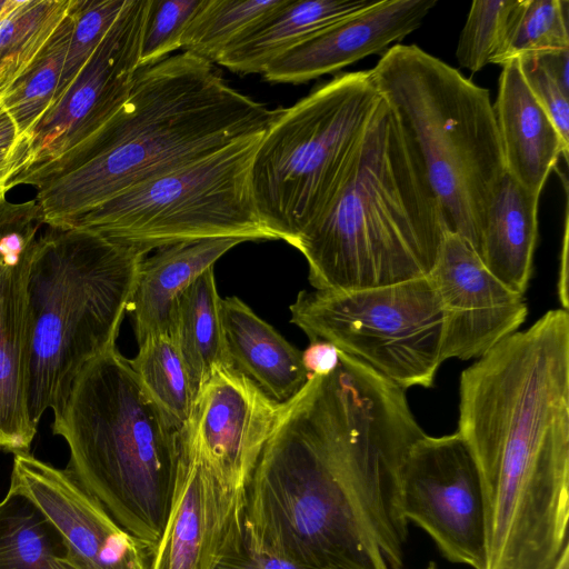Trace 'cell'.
I'll return each mask as SVG.
<instances>
[{
    "label": "cell",
    "instance_id": "cell-1",
    "mask_svg": "<svg viewBox=\"0 0 569 569\" xmlns=\"http://www.w3.org/2000/svg\"><path fill=\"white\" fill-rule=\"evenodd\" d=\"M423 435L400 389L341 353L282 402L244 488L246 528L316 569H402L401 469Z\"/></svg>",
    "mask_w": 569,
    "mask_h": 569
},
{
    "label": "cell",
    "instance_id": "cell-2",
    "mask_svg": "<svg viewBox=\"0 0 569 569\" xmlns=\"http://www.w3.org/2000/svg\"><path fill=\"white\" fill-rule=\"evenodd\" d=\"M477 359L460 376L457 433L481 481L485 569H552L568 545V310Z\"/></svg>",
    "mask_w": 569,
    "mask_h": 569
},
{
    "label": "cell",
    "instance_id": "cell-3",
    "mask_svg": "<svg viewBox=\"0 0 569 569\" xmlns=\"http://www.w3.org/2000/svg\"><path fill=\"white\" fill-rule=\"evenodd\" d=\"M274 113L232 88L214 63L183 51L140 69L93 137L12 188L37 187L43 223L67 228L138 184L263 131Z\"/></svg>",
    "mask_w": 569,
    "mask_h": 569
},
{
    "label": "cell",
    "instance_id": "cell-4",
    "mask_svg": "<svg viewBox=\"0 0 569 569\" xmlns=\"http://www.w3.org/2000/svg\"><path fill=\"white\" fill-rule=\"evenodd\" d=\"M447 230L421 157L381 98L332 198L291 246L315 290L351 291L427 277Z\"/></svg>",
    "mask_w": 569,
    "mask_h": 569
},
{
    "label": "cell",
    "instance_id": "cell-5",
    "mask_svg": "<svg viewBox=\"0 0 569 569\" xmlns=\"http://www.w3.org/2000/svg\"><path fill=\"white\" fill-rule=\"evenodd\" d=\"M69 448L67 470L124 530L158 545L182 459V430L113 347L74 377L53 408Z\"/></svg>",
    "mask_w": 569,
    "mask_h": 569
},
{
    "label": "cell",
    "instance_id": "cell-6",
    "mask_svg": "<svg viewBox=\"0 0 569 569\" xmlns=\"http://www.w3.org/2000/svg\"><path fill=\"white\" fill-rule=\"evenodd\" d=\"M146 256L88 229L48 227L38 236L27 283L33 425L64 398L84 365L116 347Z\"/></svg>",
    "mask_w": 569,
    "mask_h": 569
},
{
    "label": "cell",
    "instance_id": "cell-7",
    "mask_svg": "<svg viewBox=\"0 0 569 569\" xmlns=\"http://www.w3.org/2000/svg\"><path fill=\"white\" fill-rule=\"evenodd\" d=\"M369 71L415 143L450 230L478 253L506 173L489 91L416 44L390 47Z\"/></svg>",
    "mask_w": 569,
    "mask_h": 569
},
{
    "label": "cell",
    "instance_id": "cell-8",
    "mask_svg": "<svg viewBox=\"0 0 569 569\" xmlns=\"http://www.w3.org/2000/svg\"><path fill=\"white\" fill-rule=\"evenodd\" d=\"M380 101L370 71L361 70L276 109L249 173L256 209L274 239L292 244L321 213Z\"/></svg>",
    "mask_w": 569,
    "mask_h": 569
},
{
    "label": "cell",
    "instance_id": "cell-9",
    "mask_svg": "<svg viewBox=\"0 0 569 569\" xmlns=\"http://www.w3.org/2000/svg\"><path fill=\"white\" fill-rule=\"evenodd\" d=\"M264 130L138 184L67 228L94 231L146 254L207 238L274 240L259 217L249 183Z\"/></svg>",
    "mask_w": 569,
    "mask_h": 569
},
{
    "label": "cell",
    "instance_id": "cell-10",
    "mask_svg": "<svg viewBox=\"0 0 569 569\" xmlns=\"http://www.w3.org/2000/svg\"><path fill=\"white\" fill-rule=\"evenodd\" d=\"M291 322L398 385L429 388L443 362V315L430 278L351 291H307Z\"/></svg>",
    "mask_w": 569,
    "mask_h": 569
},
{
    "label": "cell",
    "instance_id": "cell-11",
    "mask_svg": "<svg viewBox=\"0 0 569 569\" xmlns=\"http://www.w3.org/2000/svg\"><path fill=\"white\" fill-rule=\"evenodd\" d=\"M149 0L127 3L62 97L28 136L22 169L9 184L69 154L93 137L128 99L140 70Z\"/></svg>",
    "mask_w": 569,
    "mask_h": 569
},
{
    "label": "cell",
    "instance_id": "cell-12",
    "mask_svg": "<svg viewBox=\"0 0 569 569\" xmlns=\"http://www.w3.org/2000/svg\"><path fill=\"white\" fill-rule=\"evenodd\" d=\"M401 508L451 562L486 567V520L475 460L456 432L425 435L410 448L401 469Z\"/></svg>",
    "mask_w": 569,
    "mask_h": 569
},
{
    "label": "cell",
    "instance_id": "cell-13",
    "mask_svg": "<svg viewBox=\"0 0 569 569\" xmlns=\"http://www.w3.org/2000/svg\"><path fill=\"white\" fill-rule=\"evenodd\" d=\"M36 200L0 204V451L29 452L37 433L28 410L32 325L28 271L40 226Z\"/></svg>",
    "mask_w": 569,
    "mask_h": 569
},
{
    "label": "cell",
    "instance_id": "cell-14",
    "mask_svg": "<svg viewBox=\"0 0 569 569\" xmlns=\"http://www.w3.org/2000/svg\"><path fill=\"white\" fill-rule=\"evenodd\" d=\"M442 307V358H479L518 331L528 315L525 296L483 264L472 246L447 230L428 274Z\"/></svg>",
    "mask_w": 569,
    "mask_h": 569
},
{
    "label": "cell",
    "instance_id": "cell-15",
    "mask_svg": "<svg viewBox=\"0 0 569 569\" xmlns=\"http://www.w3.org/2000/svg\"><path fill=\"white\" fill-rule=\"evenodd\" d=\"M281 406L232 366L220 367L199 388L182 433L223 487L244 491Z\"/></svg>",
    "mask_w": 569,
    "mask_h": 569
},
{
    "label": "cell",
    "instance_id": "cell-16",
    "mask_svg": "<svg viewBox=\"0 0 569 569\" xmlns=\"http://www.w3.org/2000/svg\"><path fill=\"white\" fill-rule=\"evenodd\" d=\"M28 496L63 536L80 569H150L154 549L124 530L67 469L13 456L10 487Z\"/></svg>",
    "mask_w": 569,
    "mask_h": 569
},
{
    "label": "cell",
    "instance_id": "cell-17",
    "mask_svg": "<svg viewBox=\"0 0 569 569\" xmlns=\"http://www.w3.org/2000/svg\"><path fill=\"white\" fill-rule=\"evenodd\" d=\"M244 491L221 485L182 433V459L150 569H214L240 527Z\"/></svg>",
    "mask_w": 569,
    "mask_h": 569
},
{
    "label": "cell",
    "instance_id": "cell-18",
    "mask_svg": "<svg viewBox=\"0 0 569 569\" xmlns=\"http://www.w3.org/2000/svg\"><path fill=\"white\" fill-rule=\"evenodd\" d=\"M436 0H380L302 40L263 70L274 83H303L382 52L419 28Z\"/></svg>",
    "mask_w": 569,
    "mask_h": 569
},
{
    "label": "cell",
    "instance_id": "cell-19",
    "mask_svg": "<svg viewBox=\"0 0 569 569\" xmlns=\"http://www.w3.org/2000/svg\"><path fill=\"white\" fill-rule=\"evenodd\" d=\"M493 104L506 173L533 194L541 196L545 183L566 146L549 116L529 90L518 58L501 66Z\"/></svg>",
    "mask_w": 569,
    "mask_h": 569
},
{
    "label": "cell",
    "instance_id": "cell-20",
    "mask_svg": "<svg viewBox=\"0 0 569 569\" xmlns=\"http://www.w3.org/2000/svg\"><path fill=\"white\" fill-rule=\"evenodd\" d=\"M238 238H207L156 250L140 263L128 306L138 343L151 335L169 333L176 303L186 288L230 249Z\"/></svg>",
    "mask_w": 569,
    "mask_h": 569
},
{
    "label": "cell",
    "instance_id": "cell-21",
    "mask_svg": "<svg viewBox=\"0 0 569 569\" xmlns=\"http://www.w3.org/2000/svg\"><path fill=\"white\" fill-rule=\"evenodd\" d=\"M226 350L232 367L278 402L295 397L309 373L301 351L238 297L221 299Z\"/></svg>",
    "mask_w": 569,
    "mask_h": 569
},
{
    "label": "cell",
    "instance_id": "cell-22",
    "mask_svg": "<svg viewBox=\"0 0 569 569\" xmlns=\"http://www.w3.org/2000/svg\"><path fill=\"white\" fill-rule=\"evenodd\" d=\"M539 196L505 173L487 212L478 254L511 290L525 295L538 238Z\"/></svg>",
    "mask_w": 569,
    "mask_h": 569
},
{
    "label": "cell",
    "instance_id": "cell-23",
    "mask_svg": "<svg viewBox=\"0 0 569 569\" xmlns=\"http://www.w3.org/2000/svg\"><path fill=\"white\" fill-rule=\"evenodd\" d=\"M373 1L283 0L216 62L239 74L262 73L276 58Z\"/></svg>",
    "mask_w": 569,
    "mask_h": 569
},
{
    "label": "cell",
    "instance_id": "cell-24",
    "mask_svg": "<svg viewBox=\"0 0 569 569\" xmlns=\"http://www.w3.org/2000/svg\"><path fill=\"white\" fill-rule=\"evenodd\" d=\"M169 335L186 363L196 395L214 370L232 366L224 345L221 298L213 268L201 273L181 293Z\"/></svg>",
    "mask_w": 569,
    "mask_h": 569
},
{
    "label": "cell",
    "instance_id": "cell-25",
    "mask_svg": "<svg viewBox=\"0 0 569 569\" xmlns=\"http://www.w3.org/2000/svg\"><path fill=\"white\" fill-rule=\"evenodd\" d=\"M63 536L24 493L9 488L0 500V569H80Z\"/></svg>",
    "mask_w": 569,
    "mask_h": 569
},
{
    "label": "cell",
    "instance_id": "cell-26",
    "mask_svg": "<svg viewBox=\"0 0 569 569\" xmlns=\"http://www.w3.org/2000/svg\"><path fill=\"white\" fill-rule=\"evenodd\" d=\"M76 14L73 0L68 14L58 26L27 70L0 97L20 136L28 134L51 107L59 87Z\"/></svg>",
    "mask_w": 569,
    "mask_h": 569
},
{
    "label": "cell",
    "instance_id": "cell-27",
    "mask_svg": "<svg viewBox=\"0 0 569 569\" xmlns=\"http://www.w3.org/2000/svg\"><path fill=\"white\" fill-rule=\"evenodd\" d=\"M70 6L71 0H18L0 19V97L40 53Z\"/></svg>",
    "mask_w": 569,
    "mask_h": 569
},
{
    "label": "cell",
    "instance_id": "cell-28",
    "mask_svg": "<svg viewBox=\"0 0 569 569\" xmlns=\"http://www.w3.org/2000/svg\"><path fill=\"white\" fill-rule=\"evenodd\" d=\"M129 362L144 390L183 430L191 417L196 391L186 363L169 333L147 337Z\"/></svg>",
    "mask_w": 569,
    "mask_h": 569
},
{
    "label": "cell",
    "instance_id": "cell-29",
    "mask_svg": "<svg viewBox=\"0 0 569 569\" xmlns=\"http://www.w3.org/2000/svg\"><path fill=\"white\" fill-rule=\"evenodd\" d=\"M283 0H203L182 37L181 49L216 63Z\"/></svg>",
    "mask_w": 569,
    "mask_h": 569
},
{
    "label": "cell",
    "instance_id": "cell-30",
    "mask_svg": "<svg viewBox=\"0 0 569 569\" xmlns=\"http://www.w3.org/2000/svg\"><path fill=\"white\" fill-rule=\"evenodd\" d=\"M567 0H518L496 64L569 49Z\"/></svg>",
    "mask_w": 569,
    "mask_h": 569
},
{
    "label": "cell",
    "instance_id": "cell-31",
    "mask_svg": "<svg viewBox=\"0 0 569 569\" xmlns=\"http://www.w3.org/2000/svg\"><path fill=\"white\" fill-rule=\"evenodd\" d=\"M518 0H476L471 3L460 32L456 57L458 63L477 72L496 64Z\"/></svg>",
    "mask_w": 569,
    "mask_h": 569
},
{
    "label": "cell",
    "instance_id": "cell-32",
    "mask_svg": "<svg viewBox=\"0 0 569 569\" xmlns=\"http://www.w3.org/2000/svg\"><path fill=\"white\" fill-rule=\"evenodd\" d=\"M525 81L569 147V49L518 58Z\"/></svg>",
    "mask_w": 569,
    "mask_h": 569
},
{
    "label": "cell",
    "instance_id": "cell-33",
    "mask_svg": "<svg viewBox=\"0 0 569 569\" xmlns=\"http://www.w3.org/2000/svg\"><path fill=\"white\" fill-rule=\"evenodd\" d=\"M126 3L127 0H73L74 30L52 104L66 92L103 40Z\"/></svg>",
    "mask_w": 569,
    "mask_h": 569
},
{
    "label": "cell",
    "instance_id": "cell-34",
    "mask_svg": "<svg viewBox=\"0 0 569 569\" xmlns=\"http://www.w3.org/2000/svg\"><path fill=\"white\" fill-rule=\"evenodd\" d=\"M203 0H149L139 68L158 63L181 49L182 37Z\"/></svg>",
    "mask_w": 569,
    "mask_h": 569
},
{
    "label": "cell",
    "instance_id": "cell-35",
    "mask_svg": "<svg viewBox=\"0 0 569 569\" xmlns=\"http://www.w3.org/2000/svg\"><path fill=\"white\" fill-rule=\"evenodd\" d=\"M214 569H316L261 547L247 530L243 518Z\"/></svg>",
    "mask_w": 569,
    "mask_h": 569
},
{
    "label": "cell",
    "instance_id": "cell-36",
    "mask_svg": "<svg viewBox=\"0 0 569 569\" xmlns=\"http://www.w3.org/2000/svg\"><path fill=\"white\" fill-rule=\"evenodd\" d=\"M301 360L309 375L323 377L332 373L339 366L340 351L328 341H310L301 352Z\"/></svg>",
    "mask_w": 569,
    "mask_h": 569
},
{
    "label": "cell",
    "instance_id": "cell-37",
    "mask_svg": "<svg viewBox=\"0 0 569 569\" xmlns=\"http://www.w3.org/2000/svg\"><path fill=\"white\" fill-rule=\"evenodd\" d=\"M28 136H21L10 148L0 150V204L6 200L11 178L19 172L26 161Z\"/></svg>",
    "mask_w": 569,
    "mask_h": 569
},
{
    "label": "cell",
    "instance_id": "cell-38",
    "mask_svg": "<svg viewBox=\"0 0 569 569\" xmlns=\"http://www.w3.org/2000/svg\"><path fill=\"white\" fill-rule=\"evenodd\" d=\"M20 137L16 122L0 99V150L10 148Z\"/></svg>",
    "mask_w": 569,
    "mask_h": 569
},
{
    "label": "cell",
    "instance_id": "cell-39",
    "mask_svg": "<svg viewBox=\"0 0 569 569\" xmlns=\"http://www.w3.org/2000/svg\"><path fill=\"white\" fill-rule=\"evenodd\" d=\"M568 214L566 212L565 219V232H563V241H562V251H561V260H560V272H559V299L562 305V309L568 310Z\"/></svg>",
    "mask_w": 569,
    "mask_h": 569
},
{
    "label": "cell",
    "instance_id": "cell-40",
    "mask_svg": "<svg viewBox=\"0 0 569 569\" xmlns=\"http://www.w3.org/2000/svg\"><path fill=\"white\" fill-rule=\"evenodd\" d=\"M552 569H569V546H566Z\"/></svg>",
    "mask_w": 569,
    "mask_h": 569
},
{
    "label": "cell",
    "instance_id": "cell-41",
    "mask_svg": "<svg viewBox=\"0 0 569 569\" xmlns=\"http://www.w3.org/2000/svg\"><path fill=\"white\" fill-rule=\"evenodd\" d=\"M18 0H0V19L16 6Z\"/></svg>",
    "mask_w": 569,
    "mask_h": 569
},
{
    "label": "cell",
    "instance_id": "cell-42",
    "mask_svg": "<svg viewBox=\"0 0 569 569\" xmlns=\"http://www.w3.org/2000/svg\"><path fill=\"white\" fill-rule=\"evenodd\" d=\"M426 569H437V566L433 562H430Z\"/></svg>",
    "mask_w": 569,
    "mask_h": 569
}]
</instances>
